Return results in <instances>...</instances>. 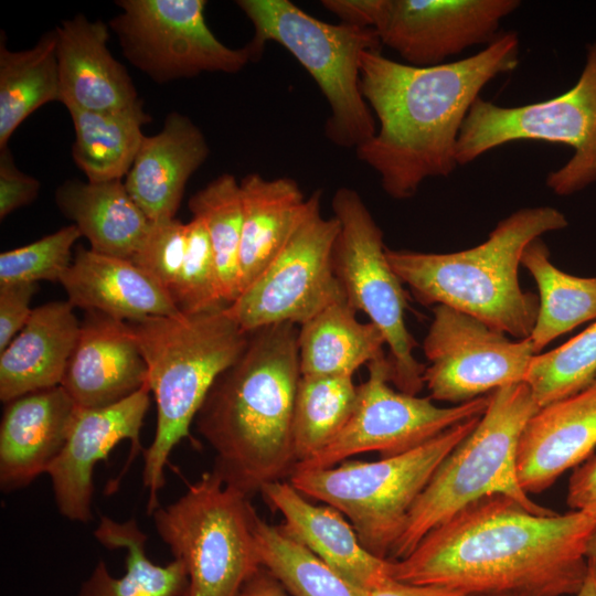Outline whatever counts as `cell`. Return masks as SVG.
<instances>
[{"label": "cell", "mask_w": 596, "mask_h": 596, "mask_svg": "<svg viewBox=\"0 0 596 596\" xmlns=\"http://www.w3.org/2000/svg\"><path fill=\"white\" fill-rule=\"evenodd\" d=\"M596 511L549 515L497 493L478 499L429 531L390 575L466 596H574L589 571Z\"/></svg>", "instance_id": "cell-1"}, {"label": "cell", "mask_w": 596, "mask_h": 596, "mask_svg": "<svg viewBox=\"0 0 596 596\" xmlns=\"http://www.w3.org/2000/svg\"><path fill=\"white\" fill-rule=\"evenodd\" d=\"M520 60L514 31L502 33L476 54L435 66H413L363 52L360 89L376 117V132L355 149L395 200L414 196L428 178L448 177L458 166L462 124L480 92L512 72Z\"/></svg>", "instance_id": "cell-2"}, {"label": "cell", "mask_w": 596, "mask_h": 596, "mask_svg": "<svg viewBox=\"0 0 596 596\" xmlns=\"http://www.w3.org/2000/svg\"><path fill=\"white\" fill-rule=\"evenodd\" d=\"M300 376L297 326L256 329L217 376L194 419L215 451L213 471L248 498L295 469L292 419Z\"/></svg>", "instance_id": "cell-3"}, {"label": "cell", "mask_w": 596, "mask_h": 596, "mask_svg": "<svg viewBox=\"0 0 596 596\" xmlns=\"http://www.w3.org/2000/svg\"><path fill=\"white\" fill-rule=\"evenodd\" d=\"M567 225L553 206L523 207L502 219L487 241L472 248L423 253L386 247L385 253L424 306H448L521 340L530 338L539 311V297L519 283L522 253L535 238Z\"/></svg>", "instance_id": "cell-4"}, {"label": "cell", "mask_w": 596, "mask_h": 596, "mask_svg": "<svg viewBox=\"0 0 596 596\" xmlns=\"http://www.w3.org/2000/svg\"><path fill=\"white\" fill-rule=\"evenodd\" d=\"M147 364V384L157 403V428L145 450L143 486L148 512L158 507L164 466L172 449L191 438L195 419L217 376L244 351L248 332L227 315L226 306L198 313L150 316L128 322Z\"/></svg>", "instance_id": "cell-5"}, {"label": "cell", "mask_w": 596, "mask_h": 596, "mask_svg": "<svg viewBox=\"0 0 596 596\" xmlns=\"http://www.w3.org/2000/svg\"><path fill=\"white\" fill-rule=\"evenodd\" d=\"M539 408L525 382L489 394L473 430L440 462L414 502L389 561L406 557L429 531L490 494H505L538 514L555 513L524 492L517 473L520 435Z\"/></svg>", "instance_id": "cell-6"}, {"label": "cell", "mask_w": 596, "mask_h": 596, "mask_svg": "<svg viewBox=\"0 0 596 596\" xmlns=\"http://www.w3.org/2000/svg\"><path fill=\"white\" fill-rule=\"evenodd\" d=\"M254 26L247 43L257 58L267 42L288 51L309 73L324 96L330 116L326 137L341 148H359L376 132V119L360 89L363 52L381 51L371 28L319 20L290 0H238Z\"/></svg>", "instance_id": "cell-7"}, {"label": "cell", "mask_w": 596, "mask_h": 596, "mask_svg": "<svg viewBox=\"0 0 596 596\" xmlns=\"http://www.w3.org/2000/svg\"><path fill=\"white\" fill-rule=\"evenodd\" d=\"M481 416L459 423L401 455L294 470L289 482L305 497L341 512L361 544L374 556L389 560L414 502L440 462L473 430Z\"/></svg>", "instance_id": "cell-8"}, {"label": "cell", "mask_w": 596, "mask_h": 596, "mask_svg": "<svg viewBox=\"0 0 596 596\" xmlns=\"http://www.w3.org/2000/svg\"><path fill=\"white\" fill-rule=\"evenodd\" d=\"M152 514L160 538L187 570L182 596H237L263 567L255 536L258 514L248 497L213 470Z\"/></svg>", "instance_id": "cell-9"}, {"label": "cell", "mask_w": 596, "mask_h": 596, "mask_svg": "<svg viewBox=\"0 0 596 596\" xmlns=\"http://www.w3.org/2000/svg\"><path fill=\"white\" fill-rule=\"evenodd\" d=\"M517 140H543L571 147V159L545 180L565 196L596 183V41L576 84L551 99L504 107L478 97L459 132L456 159L465 166L491 149Z\"/></svg>", "instance_id": "cell-10"}, {"label": "cell", "mask_w": 596, "mask_h": 596, "mask_svg": "<svg viewBox=\"0 0 596 596\" xmlns=\"http://www.w3.org/2000/svg\"><path fill=\"white\" fill-rule=\"evenodd\" d=\"M331 206L339 223L334 275L349 304L382 332L390 350L391 383L417 395L425 386V366L413 354L416 341L405 322L407 295L386 258L383 232L354 189L339 188Z\"/></svg>", "instance_id": "cell-11"}, {"label": "cell", "mask_w": 596, "mask_h": 596, "mask_svg": "<svg viewBox=\"0 0 596 596\" xmlns=\"http://www.w3.org/2000/svg\"><path fill=\"white\" fill-rule=\"evenodd\" d=\"M340 21L373 29L406 64L435 66L489 45L519 0H323Z\"/></svg>", "instance_id": "cell-12"}, {"label": "cell", "mask_w": 596, "mask_h": 596, "mask_svg": "<svg viewBox=\"0 0 596 596\" xmlns=\"http://www.w3.org/2000/svg\"><path fill=\"white\" fill-rule=\"evenodd\" d=\"M368 379L358 386L353 412L338 436L294 470L333 467L364 453L389 458L412 450L450 427L481 416L489 394L440 407L428 397L395 391L391 386V361L381 354L368 363Z\"/></svg>", "instance_id": "cell-13"}, {"label": "cell", "mask_w": 596, "mask_h": 596, "mask_svg": "<svg viewBox=\"0 0 596 596\" xmlns=\"http://www.w3.org/2000/svg\"><path fill=\"white\" fill-rule=\"evenodd\" d=\"M320 199V190L311 193L304 219L283 249L226 306L243 331L279 323L300 326L343 291L332 264L339 223L334 216H322Z\"/></svg>", "instance_id": "cell-14"}, {"label": "cell", "mask_w": 596, "mask_h": 596, "mask_svg": "<svg viewBox=\"0 0 596 596\" xmlns=\"http://www.w3.org/2000/svg\"><path fill=\"white\" fill-rule=\"evenodd\" d=\"M109 28L126 58L162 84L204 72L234 74L256 55L248 44L232 49L210 30L204 0H119Z\"/></svg>", "instance_id": "cell-15"}, {"label": "cell", "mask_w": 596, "mask_h": 596, "mask_svg": "<svg viewBox=\"0 0 596 596\" xmlns=\"http://www.w3.org/2000/svg\"><path fill=\"white\" fill-rule=\"evenodd\" d=\"M424 339V384L433 401L461 404L504 385L525 382L536 354L528 339L511 341L477 318L444 305Z\"/></svg>", "instance_id": "cell-16"}, {"label": "cell", "mask_w": 596, "mask_h": 596, "mask_svg": "<svg viewBox=\"0 0 596 596\" xmlns=\"http://www.w3.org/2000/svg\"><path fill=\"white\" fill-rule=\"evenodd\" d=\"M147 385L130 396L102 407H79L50 475L55 502L62 515L87 522L93 496V471L99 460L125 439L131 441L130 460L141 448L140 429L150 403Z\"/></svg>", "instance_id": "cell-17"}, {"label": "cell", "mask_w": 596, "mask_h": 596, "mask_svg": "<svg viewBox=\"0 0 596 596\" xmlns=\"http://www.w3.org/2000/svg\"><path fill=\"white\" fill-rule=\"evenodd\" d=\"M596 448V377L582 391L540 407L517 448V473L525 493H541Z\"/></svg>", "instance_id": "cell-18"}, {"label": "cell", "mask_w": 596, "mask_h": 596, "mask_svg": "<svg viewBox=\"0 0 596 596\" xmlns=\"http://www.w3.org/2000/svg\"><path fill=\"white\" fill-rule=\"evenodd\" d=\"M148 369L128 322L86 311L61 385L79 407L117 403L147 385Z\"/></svg>", "instance_id": "cell-19"}, {"label": "cell", "mask_w": 596, "mask_h": 596, "mask_svg": "<svg viewBox=\"0 0 596 596\" xmlns=\"http://www.w3.org/2000/svg\"><path fill=\"white\" fill-rule=\"evenodd\" d=\"M54 31L61 103L66 108L115 111L142 102L125 66L107 47L106 23L77 14Z\"/></svg>", "instance_id": "cell-20"}, {"label": "cell", "mask_w": 596, "mask_h": 596, "mask_svg": "<svg viewBox=\"0 0 596 596\" xmlns=\"http://www.w3.org/2000/svg\"><path fill=\"white\" fill-rule=\"evenodd\" d=\"M6 404L0 426V485L10 491L47 471L66 443L77 405L62 385Z\"/></svg>", "instance_id": "cell-21"}, {"label": "cell", "mask_w": 596, "mask_h": 596, "mask_svg": "<svg viewBox=\"0 0 596 596\" xmlns=\"http://www.w3.org/2000/svg\"><path fill=\"white\" fill-rule=\"evenodd\" d=\"M260 494L280 512V529L360 590L370 594L390 575V561L371 554L347 518L331 505H317L290 482L265 485Z\"/></svg>", "instance_id": "cell-22"}, {"label": "cell", "mask_w": 596, "mask_h": 596, "mask_svg": "<svg viewBox=\"0 0 596 596\" xmlns=\"http://www.w3.org/2000/svg\"><path fill=\"white\" fill-rule=\"evenodd\" d=\"M209 155L201 129L172 111L158 134L145 136L126 175V189L150 221L174 219L189 179Z\"/></svg>", "instance_id": "cell-23"}, {"label": "cell", "mask_w": 596, "mask_h": 596, "mask_svg": "<svg viewBox=\"0 0 596 596\" xmlns=\"http://www.w3.org/2000/svg\"><path fill=\"white\" fill-rule=\"evenodd\" d=\"M68 302L126 322L180 313L170 294L131 260L78 247L62 276Z\"/></svg>", "instance_id": "cell-24"}, {"label": "cell", "mask_w": 596, "mask_h": 596, "mask_svg": "<svg viewBox=\"0 0 596 596\" xmlns=\"http://www.w3.org/2000/svg\"><path fill=\"white\" fill-rule=\"evenodd\" d=\"M68 301L36 307L0 352V400L61 385L76 345L81 323Z\"/></svg>", "instance_id": "cell-25"}, {"label": "cell", "mask_w": 596, "mask_h": 596, "mask_svg": "<svg viewBox=\"0 0 596 596\" xmlns=\"http://www.w3.org/2000/svg\"><path fill=\"white\" fill-rule=\"evenodd\" d=\"M242 238L241 292L251 285L286 245L304 219L306 198L291 178L267 179L257 172L240 181Z\"/></svg>", "instance_id": "cell-26"}, {"label": "cell", "mask_w": 596, "mask_h": 596, "mask_svg": "<svg viewBox=\"0 0 596 596\" xmlns=\"http://www.w3.org/2000/svg\"><path fill=\"white\" fill-rule=\"evenodd\" d=\"M55 202L88 240L91 249L104 255L130 259L151 224L121 180H67L56 189Z\"/></svg>", "instance_id": "cell-27"}, {"label": "cell", "mask_w": 596, "mask_h": 596, "mask_svg": "<svg viewBox=\"0 0 596 596\" xmlns=\"http://www.w3.org/2000/svg\"><path fill=\"white\" fill-rule=\"evenodd\" d=\"M385 339L372 322L356 319L344 291L298 328L301 375L352 376L384 353Z\"/></svg>", "instance_id": "cell-28"}, {"label": "cell", "mask_w": 596, "mask_h": 596, "mask_svg": "<svg viewBox=\"0 0 596 596\" xmlns=\"http://www.w3.org/2000/svg\"><path fill=\"white\" fill-rule=\"evenodd\" d=\"M96 540L108 549H125L126 572L121 577L109 574L99 561L83 583L77 596H182L188 587V574L179 560L167 565L151 562L146 553L147 535L131 519L117 522L103 515L94 532Z\"/></svg>", "instance_id": "cell-29"}, {"label": "cell", "mask_w": 596, "mask_h": 596, "mask_svg": "<svg viewBox=\"0 0 596 596\" xmlns=\"http://www.w3.org/2000/svg\"><path fill=\"white\" fill-rule=\"evenodd\" d=\"M74 127L72 156L89 182L121 180L129 172L151 121L143 103L115 111L67 108Z\"/></svg>", "instance_id": "cell-30"}, {"label": "cell", "mask_w": 596, "mask_h": 596, "mask_svg": "<svg viewBox=\"0 0 596 596\" xmlns=\"http://www.w3.org/2000/svg\"><path fill=\"white\" fill-rule=\"evenodd\" d=\"M521 265L539 289V311L530 336L536 354L560 336L596 320V276L578 277L558 269L541 237L525 247Z\"/></svg>", "instance_id": "cell-31"}, {"label": "cell", "mask_w": 596, "mask_h": 596, "mask_svg": "<svg viewBox=\"0 0 596 596\" xmlns=\"http://www.w3.org/2000/svg\"><path fill=\"white\" fill-rule=\"evenodd\" d=\"M61 103L55 31H49L28 50L10 51L0 41V149L38 108Z\"/></svg>", "instance_id": "cell-32"}, {"label": "cell", "mask_w": 596, "mask_h": 596, "mask_svg": "<svg viewBox=\"0 0 596 596\" xmlns=\"http://www.w3.org/2000/svg\"><path fill=\"white\" fill-rule=\"evenodd\" d=\"M356 395L352 376H300L292 419L296 465L318 454L338 436L353 412Z\"/></svg>", "instance_id": "cell-33"}, {"label": "cell", "mask_w": 596, "mask_h": 596, "mask_svg": "<svg viewBox=\"0 0 596 596\" xmlns=\"http://www.w3.org/2000/svg\"><path fill=\"white\" fill-rule=\"evenodd\" d=\"M255 536L263 567L291 596H369L289 538L280 526L258 515Z\"/></svg>", "instance_id": "cell-34"}, {"label": "cell", "mask_w": 596, "mask_h": 596, "mask_svg": "<svg viewBox=\"0 0 596 596\" xmlns=\"http://www.w3.org/2000/svg\"><path fill=\"white\" fill-rule=\"evenodd\" d=\"M189 210L203 221L214 251L221 290L230 305L241 294L240 249L242 238V201L240 182L231 173L212 180L189 200Z\"/></svg>", "instance_id": "cell-35"}, {"label": "cell", "mask_w": 596, "mask_h": 596, "mask_svg": "<svg viewBox=\"0 0 596 596\" xmlns=\"http://www.w3.org/2000/svg\"><path fill=\"white\" fill-rule=\"evenodd\" d=\"M596 377V320L558 348L532 359L525 383L543 407L573 395Z\"/></svg>", "instance_id": "cell-36"}, {"label": "cell", "mask_w": 596, "mask_h": 596, "mask_svg": "<svg viewBox=\"0 0 596 596\" xmlns=\"http://www.w3.org/2000/svg\"><path fill=\"white\" fill-rule=\"evenodd\" d=\"M187 251L171 298L181 313L190 315L227 306L221 290L217 264L203 221L187 223Z\"/></svg>", "instance_id": "cell-37"}, {"label": "cell", "mask_w": 596, "mask_h": 596, "mask_svg": "<svg viewBox=\"0 0 596 596\" xmlns=\"http://www.w3.org/2000/svg\"><path fill=\"white\" fill-rule=\"evenodd\" d=\"M82 236L72 224L28 245L0 254V285L60 281L72 264V247Z\"/></svg>", "instance_id": "cell-38"}, {"label": "cell", "mask_w": 596, "mask_h": 596, "mask_svg": "<svg viewBox=\"0 0 596 596\" xmlns=\"http://www.w3.org/2000/svg\"><path fill=\"white\" fill-rule=\"evenodd\" d=\"M187 240V223L177 219L151 221L143 242L129 260L171 296L184 260Z\"/></svg>", "instance_id": "cell-39"}, {"label": "cell", "mask_w": 596, "mask_h": 596, "mask_svg": "<svg viewBox=\"0 0 596 596\" xmlns=\"http://www.w3.org/2000/svg\"><path fill=\"white\" fill-rule=\"evenodd\" d=\"M35 291V283L0 285V352L29 320L33 310L30 302Z\"/></svg>", "instance_id": "cell-40"}, {"label": "cell", "mask_w": 596, "mask_h": 596, "mask_svg": "<svg viewBox=\"0 0 596 596\" xmlns=\"http://www.w3.org/2000/svg\"><path fill=\"white\" fill-rule=\"evenodd\" d=\"M38 179L20 171L8 147L0 152V219L34 201L40 192Z\"/></svg>", "instance_id": "cell-41"}, {"label": "cell", "mask_w": 596, "mask_h": 596, "mask_svg": "<svg viewBox=\"0 0 596 596\" xmlns=\"http://www.w3.org/2000/svg\"><path fill=\"white\" fill-rule=\"evenodd\" d=\"M566 503L572 510L596 511V455L574 469Z\"/></svg>", "instance_id": "cell-42"}, {"label": "cell", "mask_w": 596, "mask_h": 596, "mask_svg": "<svg viewBox=\"0 0 596 596\" xmlns=\"http://www.w3.org/2000/svg\"><path fill=\"white\" fill-rule=\"evenodd\" d=\"M369 596H466L443 586L408 584L386 575L370 590Z\"/></svg>", "instance_id": "cell-43"}, {"label": "cell", "mask_w": 596, "mask_h": 596, "mask_svg": "<svg viewBox=\"0 0 596 596\" xmlns=\"http://www.w3.org/2000/svg\"><path fill=\"white\" fill-rule=\"evenodd\" d=\"M237 596H287V592L265 567H262L243 585Z\"/></svg>", "instance_id": "cell-44"}, {"label": "cell", "mask_w": 596, "mask_h": 596, "mask_svg": "<svg viewBox=\"0 0 596 596\" xmlns=\"http://www.w3.org/2000/svg\"><path fill=\"white\" fill-rule=\"evenodd\" d=\"M586 558H587V565L589 574L595 578L596 581V531L592 535L588 545H587V552H586Z\"/></svg>", "instance_id": "cell-45"}, {"label": "cell", "mask_w": 596, "mask_h": 596, "mask_svg": "<svg viewBox=\"0 0 596 596\" xmlns=\"http://www.w3.org/2000/svg\"><path fill=\"white\" fill-rule=\"evenodd\" d=\"M574 596H596V581L588 574L584 585Z\"/></svg>", "instance_id": "cell-46"}]
</instances>
